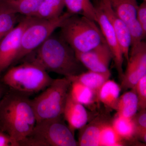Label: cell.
Returning a JSON list of instances; mask_svg holds the SVG:
<instances>
[{
  "mask_svg": "<svg viewBox=\"0 0 146 146\" xmlns=\"http://www.w3.org/2000/svg\"><path fill=\"white\" fill-rule=\"evenodd\" d=\"M36 123L31 100L28 95L11 89L0 100V129L16 140L20 146Z\"/></svg>",
  "mask_w": 146,
  "mask_h": 146,
  "instance_id": "6da1fadb",
  "label": "cell"
},
{
  "mask_svg": "<svg viewBox=\"0 0 146 146\" xmlns=\"http://www.w3.org/2000/svg\"><path fill=\"white\" fill-rule=\"evenodd\" d=\"M75 52L79 61L89 70L98 72L109 70L112 55L106 41L87 51Z\"/></svg>",
  "mask_w": 146,
  "mask_h": 146,
  "instance_id": "30bf717a",
  "label": "cell"
},
{
  "mask_svg": "<svg viewBox=\"0 0 146 146\" xmlns=\"http://www.w3.org/2000/svg\"><path fill=\"white\" fill-rule=\"evenodd\" d=\"M34 18L25 16L0 41V74L14 63L23 33Z\"/></svg>",
  "mask_w": 146,
  "mask_h": 146,
  "instance_id": "ba28073f",
  "label": "cell"
},
{
  "mask_svg": "<svg viewBox=\"0 0 146 146\" xmlns=\"http://www.w3.org/2000/svg\"><path fill=\"white\" fill-rule=\"evenodd\" d=\"M67 12L80 15L97 22V9L91 0H64Z\"/></svg>",
  "mask_w": 146,
  "mask_h": 146,
  "instance_id": "d6986e66",
  "label": "cell"
},
{
  "mask_svg": "<svg viewBox=\"0 0 146 146\" xmlns=\"http://www.w3.org/2000/svg\"><path fill=\"white\" fill-rule=\"evenodd\" d=\"M53 80L44 68L32 60L11 67L2 79L11 90L28 96L44 90Z\"/></svg>",
  "mask_w": 146,
  "mask_h": 146,
  "instance_id": "3957f363",
  "label": "cell"
},
{
  "mask_svg": "<svg viewBox=\"0 0 146 146\" xmlns=\"http://www.w3.org/2000/svg\"><path fill=\"white\" fill-rule=\"evenodd\" d=\"M3 92V89L2 86L0 83V100H1V97L2 95Z\"/></svg>",
  "mask_w": 146,
  "mask_h": 146,
  "instance_id": "4dcf8cb0",
  "label": "cell"
},
{
  "mask_svg": "<svg viewBox=\"0 0 146 146\" xmlns=\"http://www.w3.org/2000/svg\"><path fill=\"white\" fill-rule=\"evenodd\" d=\"M102 115H98L80 129L78 145L80 146H99L101 129L108 121Z\"/></svg>",
  "mask_w": 146,
  "mask_h": 146,
  "instance_id": "5bb4252c",
  "label": "cell"
},
{
  "mask_svg": "<svg viewBox=\"0 0 146 146\" xmlns=\"http://www.w3.org/2000/svg\"><path fill=\"white\" fill-rule=\"evenodd\" d=\"M95 6L97 9L96 23L99 25L106 44L111 51L115 68L119 77L121 80L124 74L123 69L124 57L117 38L111 24L103 11L98 6Z\"/></svg>",
  "mask_w": 146,
  "mask_h": 146,
  "instance_id": "8fae6325",
  "label": "cell"
},
{
  "mask_svg": "<svg viewBox=\"0 0 146 146\" xmlns=\"http://www.w3.org/2000/svg\"><path fill=\"white\" fill-rule=\"evenodd\" d=\"M111 75L110 70L105 72H98L89 70L77 75L66 78L71 82H77L87 86L98 94L101 87L109 79Z\"/></svg>",
  "mask_w": 146,
  "mask_h": 146,
  "instance_id": "9a60e30c",
  "label": "cell"
},
{
  "mask_svg": "<svg viewBox=\"0 0 146 146\" xmlns=\"http://www.w3.org/2000/svg\"><path fill=\"white\" fill-rule=\"evenodd\" d=\"M123 141L115 131L111 123L107 121L104 123L100 133V146H123Z\"/></svg>",
  "mask_w": 146,
  "mask_h": 146,
  "instance_id": "cb8c5ba5",
  "label": "cell"
},
{
  "mask_svg": "<svg viewBox=\"0 0 146 146\" xmlns=\"http://www.w3.org/2000/svg\"><path fill=\"white\" fill-rule=\"evenodd\" d=\"M132 118L135 125V138L146 143V109L138 111Z\"/></svg>",
  "mask_w": 146,
  "mask_h": 146,
  "instance_id": "484cf974",
  "label": "cell"
},
{
  "mask_svg": "<svg viewBox=\"0 0 146 146\" xmlns=\"http://www.w3.org/2000/svg\"><path fill=\"white\" fill-rule=\"evenodd\" d=\"M128 29L130 34L131 49L135 48L145 37L146 34L143 30L141 25L136 18L127 24Z\"/></svg>",
  "mask_w": 146,
  "mask_h": 146,
  "instance_id": "4316f807",
  "label": "cell"
},
{
  "mask_svg": "<svg viewBox=\"0 0 146 146\" xmlns=\"http://www.w3.org/2000/svg\"><path fill=\"white\" fill-rule=\"evenodd\" d=\"M11 0H0V1L4 2H8Z\"/></svg>",
  "mask_w": 146,
  "mask_h": 146,
  "instance_id": "1f68e13d",
  "label": "cell"
},
{
  "mask_svg": "<svg viewBox=\"0 0 146 146\" xmlns=\"http://www.w3.org/2000/svg\"><path fill=\"white\" fill-rule=\"evenodd\" d=\"M17 15L8 3L0 1V41L15 27Z\"/></svg>",
  "mask_w": 146,
  "mask_h": 146,
  "instance_id": "7402d4cb",
  "label": "cell"
},
{
  "mask_svg": "<svg viewBox=\"0 0 146 146\" xmlns=\"http://www.w3.org/2000/svg\"><path fill=\"white\" fill-rule=\"evenodd\" d=\"M111 123L115 131L123 141L136 139L135 125L132 118L126 117L116 114Z\"/></svg>",
  "mask_w": 146,
  "mask_h": 146,
  "instance_id": "603a6c76",
  "label": "cell"
},
{
  "mask_svg": "<svg viewBox=\"0 0 146 146\" xmlns=\"http://www.w3.org/2000/svg\"><path fill=\"white\" fill-rule=\"evenodd\" d=\"M21 146H76L78 142L68 126L58 119L36 123L31 133Z\"/></svg>",
  "mask_w": 146,
  "mask_h": 146,
  "instance_id": "8992f818",
  "label": "cell"
},
{
  "mask_svg": "<svg viewBox=\"0 0 146 146\" xmlns=\"http://www.w3.org/2000/svg\"><path fill=\"white\" fill-rule=\"evenodd\" d=\"M71 82L69 94L74 100L89 108L99 102L96 92L77 82Z\"/></svg>",
  "mask_w": 146,
  "mask_h": 146,
  "instance_id": "2e32d148",
  "label": "cell"
},
{
  "mask_svg": "<svg viewBox=\"0 0 146 146\" xmlns=\"http://www.w3.org/2000/svg\"><path fill=\"white\" fill-rule=\"evenodd\" d=\"M115 110L117 114L127 118H132L138 111V100L133 89L119 97Z\"/></svg>",
  "mask_w": 146,
  "mask_h": 146,
  "instance_id": "ffe728a7",
  "label": "cell"
},
{
  "mask_svg": "<svg viewBox=\"0 0 146 146\" xmlns=\"http://www.w3.org/2000/svg\"><path fill=\"white\" fill-rule=\"evenodd\" d=\"M0 146H20V145L8 133L0 129Z\"/></svg>",
  "mask_w": 146,
  "mask_h": 146,
  "instance_id": "f546056e",
  "label": "cell"
},
{
  "mask_svg": "<svg viewBox=\"0 0 146 146\" xmlns=\"http://www.w3.org/2000/svg\"><path fill=\"white\" fill-rule=\"evenodd\" d=\"M72 15L66 12L58 18L50 20L34 17L23 33L20 48L14 63L36 50L56 29L60 28L65 21Z\"/></svg>",
  "mask_w": 146,
  "mask_h": 146,
  "instance_id": "52a82bcc",
  "label": "cell"
},
{
  "mask_svg": "<svg viewBox=\"0 0 146 146\" xmlns=\"http://www.w3.org/2000/svg\"><path fill=\"white\" fill-rule=\"evenodd\" d=\"M97 6L101 9L111 24L117 38L124 58L128 61L131 39L127 25L115 13L108 0H99Z\"/></svg>",
  "mask_w": 146,
  "mask_h": 146,
  "instance_id": "7c38bea8",
  "label": "cell"
},
{
  "mask_svg": "<svg viewBox=\"0 0 146 146\" xmlns=\"http://www.w3.org/2000/svg\"><path fill=\"white\" fill-rule=\"evenodd\" d=\"M143 1H146V0H143Z\"/></svg>",
  "mask_w": 146,
  "mask_h": 146,
  "instance_id": "d6a6232c",
  "label": "cell"
},
{
  "mask_svg": "<svg viewBox=\"0 0 146 146\" xmlns=\"http://www.w3.org/2000/svg\"><path fill=\"white\" fill-rule=\"evenodd\" d=\"M71 84L65 77L54 79L42 93L31 100L36 123L62 117Z\"/></svg>",
  "mask_w": 146,
  "mask_h": 146,
  "instance_id": "5b68a950",
  "label": "cell"
},
{
  "mask_svg": "<svg viewBox=\"0 0 146 146\" xmlns=\"http://www.w3.org/2000/svg\"><path fill=\"white\" fill-rule=\"evenodd\" d=\"M63 115L68 123V127L74 133L80 129L89 121L88 112L83 105L74 100L68 94Z\"/></svg>",
  "mask_w": 146,
  "mask_h": 146,
  "instance_id": "4fadbf2b",
  "label": "cell"
},
{
  "mask_svg": "<svg viewBox=\"0 0 146 146\" xmlns=\"http://www.w3.org/2000/svg\"><path fill=\"white\" fill-rule=\"evenodd\" d=\"M43 0H11L8 3L17 14L33 17Z\"/></svg>",
  "mask_w": 146,
  "mask_h": 146,
  "instance_id": "d4e9b609",
  "label": "cell"
},
{
  "mask_svg": "<svg viewBox=\"0 0 146 146\" xmlns=\"http://www.w3.org/2000/svg\"><path fill=\"white\" fill-rule=\"evenodd\" d=\"M133 89L138 100V111L146 109V75L138 81Z\"/></svg>",
  "mask_w": 146,
  "mask_h": 146,
  "instance_id": "83f0119b",
  "label": "cell"
},
{
  "mask_svg": "<svg viewBox=\"0 0 146 146\" xmlns=\"http://www.w3.org/2000/svg\"><path fill=\"white\" fill-rule=\"evenodd\" d=\"M65 7L64 0H43L33 17L39 19H54L63 14Z\"/></svg>",
  "mask_w": 146,
  "mask_h": 146,
  "instance_id": "44dd1931",
  "label": "cell"
},
{
  "mask_svg": "<svg viewBox=\"0 0 146 146\" xmlns=\"http://www.w3.org/2000/svg\"><path fill=\"white\" fill-rule=\"evenodd\" d=\"M36 56L31 60L49 72L65 77L84 72V67L74 50L61 37L52 35L36 49Z\"/></svg>",
  "mask_w": 146,
  "mask_h": 146,
  "instance_id": "7a4b0ae2",
  "label": "cell"
},
{
  "mask_svg": "<svg viewBox=\"0 0 146 146\" xmlns=\"http://www.w3.org/2000/svg\"><path fill=\"white\" fill-rule=\"evenodd\" d=\"M121 91V86L117 82L108 79L98 91L99 102L102 103L107 109L115 110Z\"/></svg>",
  "mask_w": 146,
  "mask_h": 146,
  "instance_id": "e0dca14e",
  "label": "cell"
},
{
  "mask_svg": "<svg viewBox=\"0 0 146 146\" xmlns=\"http://www.w3.org/2000/svg\"><path fill=\"white\" fill-rule=\"evenodd\" d=\"M146 75V44L143 42L129 53L127 68L121 80V89L133 88L142 77Z\"/></svg>",
  "mask_w": 146,
  "mask_h": 146,
  "instance_id": "9c48e42d",
  "label": "cell"
},
{
  "mask_svg": "<svg viewBox=\"0 0 146 146\" xmlns=\"http://www.w3.org/2000/svg\"><path fill=\"white\" fill-rule=\"evenodd\" d=\"M136 19L141 25L143 30L146 34V3L143 1L138 5L136 13Z\"/></svg>",
  "mask_w": 146,
  "mask_h": 146,
  "instance_id": "f1b7e54d",
  "label": "cell"
},
{
  "mask_svg": "<svg viewBox=\"0 0 146 146\" xmlns=\"http://www.w3.org/2000/svg\"><path fill=\"white\" fill-rule=\"evenodd\" d=\"M112 9L126 24L135 20L138 5L137 0H108Z\"/></svg>",
  "mask_w": 146,
  "mask_h": 146,
  "instance_id": "ac0fdd59",
  "label": "cell"
},
{
  "mask_svg": "<svg viewBox=\"0 0 146 146\" xmlns=\"http://www.w3.org/2000/svg\"><path fill=\"white\" fill-rule=\"evenodd\" d=\"M96 23L84 16L72 15L60 27V36L75 52L87 51L106 41Z\"/></svg>",
  "mask_w": 146,
  "mask_h": 146,
  "instance_id": "277c9868",
  "label": "cell"
}]
</instances>
